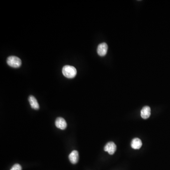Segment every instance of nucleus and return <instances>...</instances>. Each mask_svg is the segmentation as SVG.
<instances>
[{
	"mask_svg": "<svg viewBox=\"0 0 170 170\" xmlns=\"http://www.w3.org/2000/svg\"><path fill=\"white\" fill-rule=\"evenodd\" d=\"M63 75L66 78L72 79L74 78L77 74V70L73 66L65 65L62 69Z\"/></svg>",
	"mask_w": 170,
	"mask_h": 170,
	"instance_id": "f257e3e1",
	"label": "nucleus"
},
{
	"mask_svg": "<svg viewBox=\"0 0 170 170\" xmlns=\"http://www.w3.org/2000/svg\"><path fill=\"white\" fill-rule=\"evenodd\" d=\"M7 63L9 66L12 68H18L21 65V60L15 56H10L7 58Z\"/></svg>",
	"mask_w": 170,
	"mask_h": 170,
	"instance_id": "f03ea898",
	"label": "nucleus"
},
{
	"mask_svg": "<svg viewBox=\"0 0 170 170\" xmlns=\"http://www.w3.org/2000/svg\"><path fill=\"white\" fill-rule=\"evenodd\" d=\"M116 145L113 142H109L107 143L104 148V150L107 152L110 155H112L115 154L116 150Z\"/></svg>",
	"mask_w": 170,
	"mask_h": 170,
	"instance_id": "7ed1b4c3",
	"label": "nucleus"
},
{
	"mask_svg": "<svg viewBox=\"0 0 170 170\" xmlns=\"http://www.w3.org/2000/svg\"><path fill=\"white\" fill-rule=\"evenodd\" d=\"M108 46L105 42L99 44L97 47V52L100 56H104L107 53Z\"/></svg>",
	"mask_w": 170,
	"mask_h": 170,
	"instance_id": "20e7f679",
	"label": "nucleus"
},
{
	"mask_svg": "<svg viewBox=\"0 0 170 170\" xmlns=\"http://www.w3.org/2000/svg\"><path fill=\"white\" fill-rule=\"evenodd\" d=\"M55 126L58 129L61 130H65L67 127V123L64 119L62 117H58L55 120Z\"/></svg>",
	"mask_w": 170,
	"mask_h": 170,
	"instance_id": "39448f33",
	"label": "nucleus"
},
{
	"mask_svg": "<svg viewBox=\"0 0 170 170\" xmlns=\"http://www.w3.org/2000/svg\"><path fill=\"white\" fill-rule=\"evenodd\" d=\"M69 160L72 164H76L78 162L79 159V152L77 150L72 151L69 156Z\"/></svg>",
	"mask_w": 170,
	"mask_h": 170,
	"instance_id": "423d86ee",
	"label": "nucleus"
},
{
	"mask_svg": "<svg viewBox=\"0 0 170 170\" xmlns=\"http://www.w3.org/2000/svg\"><path fill=\"white\" fill-rule=\"evenodd\" d=\"M151 115V109L148 106H144L141 110V116L144 119H147Z\"/></svg>",
	"mask_w": 170,
	"mask_h": 170,
	"instance_id": "0eeeda50",
	"label": "nucleus"
},
{
	"mask_svg": "<svg viewBox=\"0 0 170 170\" xmlns=\"http://www.w3.org/2000/svg\"><path fill=\"white\" fill-rule=\"evenodd\" d=\"M28 101L30 104L31 107L34 110H38L39 108V105L37 99L33 95H30L28 97Z\"/></svg>",
	"mask_w": 170,
	"mask_h": 170,
	"instance_id": "6e6552de",
	"label": "nucleus"
},
{
	"mask_svg": "<svg viewBox=\"0 0 170 170\" xmlns=\"http://www.w3.org/2000/svg\"><path fill=\"white\" fill-rule=\"evenodd\" d=\"M142 146V142L139 138H135L132 140L131 147L134 149H139Z\"/></svg>",
	"mask_w": 170,
	"mask_h": 170,
	"instance_id": "1a4fd4ad",
	"label": "nucleus"
},
{
	"mask_svg": "<svg viewBox=\"0 0 170 170\" xmlns=\"http://www.w3.org/2000/svg\"><path fill=\"white\" fill-rule=\"evenodd\" d=\"M10 170H22V167L20 164H16L13 165Z\"/></svg>",
	"mask_w": 170,
	"mask_h": 170,
	"instance_id": "9d476101",
	"label": "nucleus"
}]
</instances>
